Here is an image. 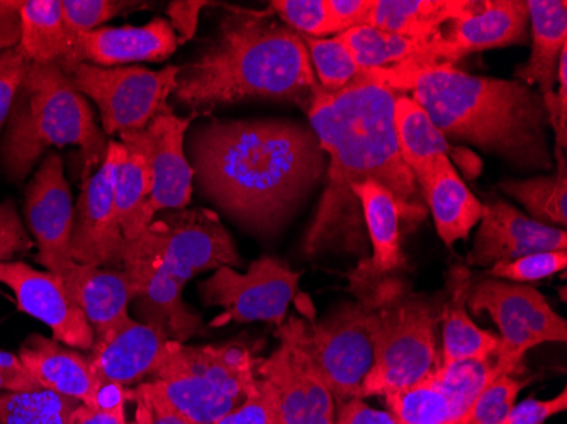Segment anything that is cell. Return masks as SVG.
Wrapping results in <instances>:
<instances>
[{
	"mask_svg": "<svg viewBox=\"0 0 567 424\" xmlns=\"http://www.w3.org/2000/svg\"><path fill=\"white\" fill-rule=\"evenodd\" d=\"M398 95L384 85L359 79L342 91L318 89L306 107L309 126L328 161L323 196L302 245L306 257L331 250L365 257L368 229L352 190L364 182L390 190L400 207L403 231H415L429 216L419 180L398 148Z\"/></svg>",
	"mask_w": 567,
	"mask_h": 424,
	"instance_id": "1",
	"label": "cell"
},
{
	"mask_svg": "<svg viewBox=\"0 0 567 424\" xmlns=\"http://www.w3.org/2000/svg\"><path fill=\"white\" fill-rule=\"evenodd\" d=\"M187 153L200 194L259 236L291 221L328 164L313 127L282 117L199 124Z\"/></svg>",
	"mask_w": 567,
	"mask_h": 424,
	"instance_id": "2",
	"label": "cell"
},
{
	"mask_svg": "<svg viewBox=\"0 0 567 424\" xmlns=\"http://www.w3.org/2000/svg\"><path fill=\"white\" fill-rule=\"evenodd\" d=\"M360 79L396 94L411 92L442 135L505 158L524 172L553 168L549 117L543 95L528 85L493 76L471 75L451 66L394 75L364 70Z\"/></svg>",
	"mask_w": 567,
	"mask_h": 424,
	"instance_id": "3",
	"label": "cell"
},
{
	"mask_svg": "<svg viewBox=\"0 0 567 424\" xmlns=\"http://www.w3.org/2000/svg\"><path fill=\"white\" fill-rule=\"evenodd\" d=\"M318 89L305 40L270 6H228L213 40L178 66L172 97L196 116L245 99L296 102L306 111Z\"/></svg>",
	"mask_w": 567,
	"mask_h": 424,
	"instance_id": "4",
	"label": "cell"
},
{
	"mask_svg": "<svg viewBox=\"0 0 567 424\" xmlns=\"http://www.w3.org/2000/svg\"><path fill=\"white\" fill-rule=\"evenodd\" d=\"M53 146L81 148L84 184L106 158L110 142L95 124L87 99L73 87L66 73L59 65L31 63L6 126L0 164L19 184Z\"/></svg>",
	"mask_w": 567,
	"mask_h": 424,
	"instance_id": "5",
	"label": "cell"
},
{
	"mask_svg": "<svg viewBox=\"0 0 567 424\" xmlns=\"http://www.w3.org/2000/svg\"><path fill=\"white\" fill-rule=\"evenodd\" d=\"M350 292L368 308L374 363L360 397L394 394L429 378L441 365L436 328L444 294H416L394 276L350 273Z\"/></svg>",
	"mask_w": 567,
	"mask_h": 424,
	"instance_id": "6",
	"label": "cell"
},
{
	"mask_svg": "<svg viewBox=\"0 0 567 424\" xmlns=\"http://www.w3.org/2000/svg\"><path fill=\"white\" fill-rule=\"evenodd\" d=\"M259 362L244 343L171 341L150 385L197 424H215L254 392Z\"/></svg>",
	"mask_w": 567,
	"mask_h": 424,
	"instance_id": "7",
	"label": "cell"
},
{
	"mask_svg": "<svg viewBox=\"0 0 567 424\" xmlns=\"http://www.w3.org/2000/svg\"><path fill=\"white\" fill-rule=\"evenodd\" d=\"M231 236L212 209L165 210L152 225L124 245L121 267L155 269L186 286L197 273L231 267L240 269Z\"/></svg>",
	"mask_w": 567,
	"mask_h": 424,
	"instance_id": "8",
	"label": "cell"
},
{
	"mask_svg": "<svg viewBox=\"0 0 567 424\" xmlns=\"http://www.w3.org/2000/svg\"><path fill=\"white\" fill-rule=\"evenodd\" d=\"M467 309L480 316L487 312L499 330L498 360L509 374L524 372V359L544 343H566L567 323L553 311L537 289L498 279L474 280Z\"/></svg>",
	"mask_w": 567,
	"mask_h": 424,
	"instance_id": "9",
	"label": "cell"
},
{
	"mask_svg": "<svg viewBox=\"0 0 567 424\" xmlns=\"http://www.w3.org/2000/svg\"><path fill=\"white\" fill-rule=\"evenodd\" d=\"M177 73L175 65L153 72L142 66L102 69L81 63L69 76L76 91L95 102L102 131L111 136L145 130L150 121L167 107Z\"/></svg>",
	"mask_w": 567,
	"mask_h": 424,
	"instance_id": "10",
	"label": "cell"
},
{
	"mask_svg": "<svg viewBox=\"0 0 567 424\" xmlns=\"http://www.w3.org/2000/svg\"><path fill=\"white\" fill-rule=\"evenodd\" d=\"M301 337L333 400H362L360 391L374 363L368 308L343 302L320 323L301 320Z\"/></svg>",
	"mask_w": 567,
	"mask_h": 424,
	"instance_id": "11",
	"label": "cell"
},
{
	"mask_svg": "<svg viewBox=\"0 0 567 424\" xmlns=\"http://www.w3.org/2000/svg\"><path fill=\"white\" fill-rule=\"evenodd\" d=\"M298 289L299 273L272 257L255 260L245 273L231 267H219L208 280L199 283L203 301L223 308L221 314L212 321L213 328L255 321L280 327Z\"/></svg>",
	"mask_w": 567,
	"mask_h": 424,
	"instance_id": "12",
	"label": "cell"
},
{
	"mask_svg": "<svg viewBox=\"0 0 567 424\" xmlns=\"http://www.w3.org/2000/svg\"><path fill=\"white\" fill-rule=\"evenodd\" d=\"M528 11L524 0H484L467 18L449 22L415 56L388 70L394 75L451 66L480 51L522 44L528 41Z\"/></svg>",
	"mask_w": 567,
	"mask_h": 424,
	"instance_id": "13",
	"label": "cell"
},
{
	"mask_svg": "<svg viewBox=\"0 0 567 424\" xmlns=\"http://www.w3.org/2000/svg\"><path fill=\"white\" fill-rule=\"evenodd\" d=\"M279 349L260 360L257 378L274 385L280 424H334V400L301 337V320L291 318L277 331Z\"/></svg>",
	"mask_w": 567,
	"mask_h": 424,
	"instance_id": "14",
	"label": "cell"
},
{
	"mask_svg": "<svg viewBox=\"0 0 567 424\" xmlns=\"http://www.w3.org/2000/svg\"><path fill=\"white\" fill-rule=\"evenodd\" d=\"M123 143L110 142L101 167L82 184L72 229V258L75 263L123 265L124 240L114 203L117 170L124 158Z\"/></svg>",
	"mask_w": 567,
	"mask_h": 424,
	"instance_id": "15",
	"label": "cell"
},
{
	"mask_svg": "<svg viewBox=\"0 0 567 424\" xmlns=\"http://www.w3.org/2000/svg\"><path fill=\"white\" fill-rule=\"evenodd\" d=\"M24 216L38 244V263L65 280L76 265L70 250L75 206L62 156H44L25 189Z\"/></svg>",
	"mask_w": 567,
	"mask_h": 424,
	"instance_id": "16",
	"label": "cell"
},
{
	"mask_svg": "<svg viewBox=\"0 0 567 424\" xmlns=\"http://www.w3.org/2000/svg\"><path fill=\"white\" fill-rule=\"evenodd\" d=\"M194 117H181L171 107L150 121L145 130L121 133L123 145L140 149L152 174V207L157 213L186 209L193 199L194 170L186 155V133Z\"/></svg>",
	"mask_w": 567,
	"mask_h": 424,
	"instance_id": "17",
	"label": "cell"
},
{
	"mask_svg": "<svg viewBox=\"0 0 567 424\" xmlns=\"http://www.w3.org/2000/svg\"><path fill=\"white\" fill-rule=\"evenodd\" d=\"M0 283L14 292L22 312L50 328L53 340L75 350L94 347V331L59 276L12 260L0 263Z\"/></svg>",
	"mask_w": 567,
	"mask_h": 424,
	"instance_id": "18",
	"label": "cell"
},
{
	"mask_svg": "<svg viewBox=\"0 0 567 424\" xmlns=\"http://www.w3.org/2000/svg\"><path fill=\"white\" fill-rule=\"evenodd\" d=\"M567 250L566 229L553 228L528 218L503 199L483 204L480 229L467 267H487L540 251Z\"/></svg>",
	"mask_w": 567,
	"mask_h": 424,
	"instance_id": "19",
	"label": "cell"
},
{
	"mask_svg": "<svg viewBox=\"0 0 567 424\" xmlns=\"http://www.w3.org/2000/svg\"><path fill=\"white\" fill-rule=\"evenodd\" d=\"M168 343L157 328L132 318L106 338L95 340L89 360L102 384L127 387L155 374Z\"/></svg>",
	"mask_w": 567,
	"mask_h": 424,
	"instance_id": "20",
	"label": "cell"
},
{
	"mask_svg": "<svg viewBox=\"0 0 567 424\" xmlns=\"http://www.w3.org/2000/svg\"><path fill=\"white\" fill-rule=\"evenodd\" d=\"M177 48V34L164 18H155L145 25L99 28L75 38L79 63L102 69L136 62H164Z\"/></svg>",
	"mask_w": 567,
	"mask_h": 424,
	"instance_id": "21",
	"label": "cell"
},
{
	"mask_svg": "<svg viewBox=\"0 0 567 424\" xmlns=\"http://www.w3.org/2000/svg\"><path fill=\"white\" fill-rule=\"evenodd\" d=\"M19 359L41 387L85 406H97L104 384L89 356L43 334H31L19 350Z\"/></svg>",
	"mask_w": 567,
	"mask_h": 424,
	"instance_id": "22",
	"label": "cell"
},
{
	"mask_svg": "<svg viewBox=\"0 0 567 424\" xmlns=\"http://www.w3.org/2000/svg\"><path fill=\"white\" fill-rule=\"evenodd\" d=\"M63 283L91 324L94 341L106 338L132 320L130 304L136 298V286L123 267L102 269L94 265L76 263Z\"/></svg>",
	"mask_w": 567,
	"mask_h": 424,
	"instance_id": "23",
	"label": "cell"
},
{
	"mask_svg": "<svg viewBox=\"0 0 567 424\" xmlns=\"http://www.w3.org/2000/svg\"><path fill=\"white\" fill-rule=\"evenodd\" d=\"M394 130L401 158L416 180L439 156L454 161L466 178L480 177L483 162L471 149L449 143L422 105L410 95L400 94L394 102Z\"/></svg>",
	"mask_w": 567,
	"mask_h": 424,
	"instance_id": "24",
	"label": "cell"
},
{
	"mask_svg": "<svg viewBox=\"0 0 567 424\" xmlns=\"http://www.w3.org/2000/svg\"><path fill=\"white\" fill-rule=\"evenodd\" d=\"M426 209L432 213L436 232L447 247L467 240L480 225L483 204L467 189L447 156H439L419 178Z\"/></svg>",
	"mask_w": 567,
	"mask_h": 424,
	"instance_id": "25",
	"label": "cell"
},
{
	"mask_svg": "<svg viewBox=\"0 0 567 424\" xmlns=\"http://www.w3.org/2000/svg\"><path fill=\"white\" fill-rule=\"evenodd\" d=\"M136 286V314L140 323L157 328L171 341L187 343L194 334L203 331L204 324L196 312L187 308L183 298V283L174 277L155 269L123 267Z\"/></svg>",
	"mask_w": 567,
	"mask_h": 424,
	"instance_id": "26",
	"label": "cell"
},
{
	"mask_svg": "<svg viewBox=\"0 0 567 424\" xmlns=\"http://www.w3.org/2000/svg\"><path fill=\"white\" fill-rule=\"evenodd\" d=\"M353 194L360 203L368 229L369 245L372 248L371 257L364 258L357 265L352 273L360 277L393 276L403 269V251H401V215L396 200L390 190L375 182H364L355 185Z\"/></svg>",
	"mask_w": 567,
	"mask_h": 424,
	"instance_id": "27",
	"label": "cell"
},
{
	"mask_svg": "<svg viewBox=\"0 0 567 424\" xmlns=\"http://www.w3.org/2000/svg\"><path fill=\"white\" fill-rule=\"evenodd\" d=\"M474 277L467 265H454L447 273V292L441 309V363L483 360L498 352L499 337L481 330L467 312V296Z\"/></svg>",
	"mask_w": 567,
	"mask_h": 424,
	"instance_id": "28",
	"label": "cell"
},
{
	"mask_svg": "<svg viewBox=\"0 0 567 424\" xmlns=\"http://www.w3.org/2000/svg\"><path fill=\"white\" fill-rule=\"evenodd\" d=\"M532 51L527 62L517 66L515 75L522 84L538 85V94L556 92L560 51L567 46L566 0H527Z\"/></svg>",
	"mask_w": 567,
	"mask_h": 424,
	"instance_id": "29",
	"label": "cell"
},
{
	"mask_svg": "<svg viewBox=\"0 0 567 424\" xmlns=\"http://www.w3.org/2000/svg\"><path fill=\"white\" fill-rule=\"evenodd\" d=\"M480 0H374L369 25L411 40L432 41L455 19L467 18Z\"/></svg>",
	"mask_w": 567,
	"mask_h": 424,
	"instance_id": "30",
	"label": "cell"
},
{
	"mask_svg": "<svg viewBox=\"0 0 567 424\" xmlns=\"http://www.w3.org/2000/svg\"><path fill=\"white\" fill-rule=\"evenodd\" d=\"M19 50L30 63L59 65L66 75L81 65L75 38L63 21L62 0H25L21 9Z\"/></svg>",
	"mask_w": 567,
	"mask_h": 424,
	"instance_id": "31",
	"label": "cell"
},
{
	"mask_svg": "<svg viewBox=\"0 0 567 424\" xmlns=\"http://www.w3.org/2000/svg\"><path fill=\"white\" fill-rule=\"evenodd\" d=\"M124 148L126 152L114 187V203L124 240L132 241L155 219L152 207L153 182L143 153L133 146L124 145Z\"/></svg>",
	"mask_w": 567,
	"mask_h": 424,
	"instance_id": "32",
	"label": "cell"
},
{
	"mask_svg": "<svg viewBox=\"0 0 567 424\" xmlns=\"http://www.w3.org/2000/svg\"><path fill=\"white\" fill-rule=\"evenodd\" d=\"M556 172L537 175L527 180H505L499 184L503 193L518 200L530 213L532 219L566 229L567 225V158L566 152L554 148Z\"/></svg>",
	"mask_w": 567,
	"mask_h": 424,
	"instance_id": "33",
	"label": "cell"
},
{
	"mask_svg": "<svg viewBox=\"0 0 567 424\" xmlns=\"http://www.w3.org/2000/svg\"><path fill=\"white\" fill-rule=\"evenodd\" d=\"M498 353V352H496ZM483 360H458V362L441 363L433 372L439 387L451 401L455 420L462 424L467 411L473 406L477 395L492 384L499 375H512L498 360V355Z\"/></svg>",
	"mask_w": 567,
	"mask_h": 424,
	"instance_id": "34",
	"label": "cell"
},
{
	"mask_svg": "<svg viewBox=\"0 0 567 424\" xmlns=\"http://www.w3.org/2000/svg\"><path fill=\"white\" fill-rule=\"evenodd\" d=\"M362 70L391 69L415 56L430 41L411 40L372 25H359L337 34Z\"/></svg>",
	"mask_w": 567,
	"mask_h": 424,
	"instance_id": "35",
	"label": "cell"
},
{
	"mask_svg": "<svg viewBox=\"0 0 567 424\" xmlns=\"http://www.w3.org/2000/svg\"><path fill=\"white\" fill-rule=\"evenodd\" d=\"M384 400L394 424H458L451 401L436 384L433 372Z\"/></svg>",
	"mask_w": 567,
	"mask_h": 424,
	"instance_id": "36",
	"label": "cell"
},
{
	"mask_svg": "<svg viewBox=\"0 0 567 424\" xmlns=\"http://www.w3.org/2000/svg\"><path fill=\"white\" fill-rule=\"evenodd\" d=\"M79 401L56 392H6L0 394V424H69Z\"/></svg>",
	"mask_w": 567,
	"mask_h": 424,
	"instance_id": "37",
	"label": "cell"
},
{
	"mask_svg": "<svg viewBox=\"0 0 567 424\" xmlns=\"http://www.w3.org/2000/svg\"><path fill=\"white\" fill-rule=\"evenodd\" d=\"M301 38L308 46L318 84L324 91H342L364 73L339 38Z\"/></svg>",
	"mask_w": 567,
	"mask_h": 424,
	"instance_id": "38",
	"label": "cell"
},
{
	"mask_svg": "<svg viewBox=\"0 0 567 424\" xmlns=\"http://www.w3.org/2000/svg\"><path fill=\"white\" fill-rule=\"evenodd\" d=\"M524 385L515 375H499L477 395L462 424H502Z\"/></svg>",
	"mask_w": 567,
	"mask_h": 424,
	"instance_id": "39",
	"label": "cell"
},
{
	"mask_svg": "<svg viewBox=\"0 0 567 424\" xmlns=\"http://www.w3.org/2000/svg\"><path fill=\"white\" fill-rule=\"evenodd\" d=\"M566 267L567 250L540 251V254L525 255L517 260L492 265L486 276L489 279L513 283L535 282V280L549 279L556 273L564 272Z\"/></svg>",
	"mask_w": 567,
	"mask_h": 424,
	"instance_id": "40",
	"label": "cell"
},
{
	"mask_svg": "<svg viewBox=\"0 0 567 424\" xmlns=\"http://www.w3.org/2000/svg\"><path fill=\"white\" fill-rule=\"evenodd\" d=\"M269 6L299 37L328 38L333 34L327 0H274Z\"/></svg>",
	"mask_w": 567,
	"mask_h": 424,
	"instance_id": "41",
	"label": "cell"
},
{
	"mask_svg": "<svg viewBox=\"0 0 567 424\" xmlns=\"http://www.w3.org/2000/svg\"><path fill=\"white\" fill-rule=\"evenodd\" d=\"M138 6L121 0H62L63 21L69 33L76 38L99 30V25L123 12L135 11Z\"/></svg>",
	"mask_w": 567,
	"mask_h": 424,
	"instance_id": "42",
	"label": "cell"
},
{
	"mask_svg": "<svg viewBox=\"0 0 567 424\" xmlns=\"http://www.w3.org/2000/svg\"><path fill=\"white\" fill-rule=\"evenodd\" d=\"M215 424H280L276 389L266 379L259 378L247 400Z\"/></svg>",
	"mask_w": 567,
	"mask_h": 424,
	"instance_id": "43",
	"label": "cell"
},
{
	"mask_svg": "<svg viewBox=\"0 0 567 424\" xmlns=\"http://www.w3.org/2000/svg\"><path fill=\"white\" fill-rule=\"evenodd\" d=\"M135 401V391L121 385L104 384L97 406L79 404L69 424H127L126 403Z\"/></svg>",
	"mask_w": 567,
	"mask_h": 424,
	"instance_id": "44",
	"label": "cell"
},
{
	"mask_svg": "<svg viewBox=\"0 0 567 424\" xmlns=\"http://www.w3.org/2000/svg\"><path fill=\"white\" fill-rule=\"evenodd\" d=\"M30 65L19 46L0 53V131L8 126L16 95Z\"/></svg>",
	"mask_w": 567,
	"mask_h": 424,
	"instance_id": "45",
	"label": "cell"
},
{
	"mask_svg": "<svg viewBox=\"0 0 567 424\" xmlns=\"http://www.w3.org/2000/svg\"><path fill=\"white\" fill-rule=\"evenodd\" d=\"M33 240L11 199L0 203V263L30 251Z\"/></svg>",
	"mask_w": 567,
	"mask_h": 424,
	"instance_id": "46",
	"label": "cell"
},
{
	"mask_svg": "<svg viewBox=\"0 0 567 424\" xmlns=\"http://www.w3.org/2000/svg\"><path fill=\"white\" fill-rule=\"evenodd\" d=\"M135 401L136 416L142 417L146 424H197L177 407L172 406L161 392L150 385V382L136 389Z\"/></svg>",
	"mask_w": 567,
	"mask_h": 424,
	"instance_id": "47",
	"label": "cell"
},
{
	"mask_svg": "<svg viewBox=\"0 0 567 424\" xmlns=\"http://www.w3.org/2000/svg\"><path fill=\"white\" fill-rule=\"evenodd\" d=\"M374 0H327L328 15L334 37L346 31L369 25Z\"/></svg>",
	"mask_w": 567,
	"mask_h": 424,
	"instance_id": "48",
	"label": "cell"
},
{
	"mask_svg": "<svg viewBox=\"0 0 567 424\" xmlns=\"http://www.w3.org/2000/svg\"><path fill=\"white\" fill-rule=\"evenodd\" d=\"M567 407V391L563 389L553 400H527L515 404L502 424H544L549 417L564 413Z\"/></svg>",
	"mask_w": 567,
	"mask_h": 424,
	"instance_id": "49",
	"label": "cell"
},
{
	"mask_svg": "<svg viewBox=\"0 0 567 424\" xmlns=\"http://www.w3.org/2000/svg\"><path fill=\"white\" fill-rule=\"evenodd\" d=\"M212 2L204 0H177L171 2L167 8V21L171 22L172 30L177 34L178 46L193 40L197 31L200 12Z\"/></svg>",
	"mask_w": 567,
	"mask_h": 424,
	"instance_id": "50",
	"label": "cell"
},
{
	"mask_svg": "<svg viewBox=\"0 0 567 424\" xmlns=\"http://www.w3.org/2000/svg\"><path fill=\"white\" fill-rule=\"evenodd\" d=\"M0 379L4 382V391L28 392L40 391V384L28 372L19 355L0 350Z\"/></svg>",
	"mask_w": 567,
	"mask_h": 424,
	"instance_id": "51",
	"label": "cell"
},
{
	"mask_svg": "<svg viewBox=\"0 0 567 424\" xmlns=\"http://www.w3.org/2000/svg\"><path fill=\"white\" fill-rule=\"evenodd\" d=\"M22 4L21 0H0V53L19 46Z\"/></svg>",
	"mask_w": 567,
	"mask_h": 424,
	"instance_id": "52",
	"label": "cell"
},
{
	"mask_svg": "<svg viewBox=\"0 0 567 424\" xmlns=\"http://www.w3.org/2000/svg\"><path fill=\"white\" fill-rule=\"evenodd\" d=\"M334 424H394V420L388 411L374 410L364 400H350L340 403Z\"/></svg>",
	"mask_w": 567,
	"mask_h": 424,
	"instance_id": "53",
	"label": "cell"
},
{
	"mask_svg": "<svg viewBox=\"0 0 567 424\" xmlns=\"http://www.w3.org/2000/svg\"><path fill=\"white\" fill-rule=\"evenodd\" d=\"M132 424H146L145 421L142 420V417L135 416V423Z\"/></svg>",
	"mask_w": 567,
	"mask_h": 424,
	"instance_id": "54",
	"label": "cell"
},
{
	"mask_svg": "<svg viewBox=\"0 0 567 424\" xmlns=\"http://www.w3.org/2000/svg\"><path fill=\"white\" fill-rule=\"evenodd\" d=\"M0 391H4V382H2V379H0Z\"/></svg>",
	"mask_w": 567,
	"mask_h": 424,
	"instance_id": "55",
	"label": "cell"
}]
</instances>
